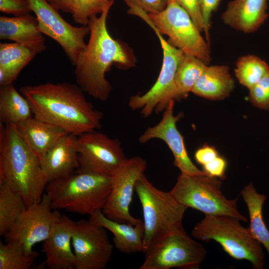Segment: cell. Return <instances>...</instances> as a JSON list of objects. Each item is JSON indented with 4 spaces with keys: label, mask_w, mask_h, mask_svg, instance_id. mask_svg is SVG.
I'll return each mask as SVG.
<instances>
[{
    "label": "cell",
    "mask_w": 269,
    "mask_h": 269,
    "mask_svg": "<svg viewBox=\"0 0 269 269\" xmlns=\"http://www.w3.org/2000/svg\"><path fill=\"white\" fill-rule=\"evenodd\" d=\"M113 4L108 5L99 16L90 17L88 26L90 37L75 65V79L80 88L94 99L106 101L112 86L106 73L112 65L122 70L135 66L133 50L126 43L114 39L107 25L108 13Z\"/></svg>",
    "instance_id": "cell-1"
},
{
    "label": "cell",
    "mask_w": 269,
    "mask_h": 269,
    "mask_svg": "<svg viewBox=\"0 0 269 269\" xmlns=\"http://www.w3.org/2000/svg\"><path fill=\"white\" fill-rule=\"evenodd\" d=\"M33 116L79 136L100 128L103 113L94 108L78 85L69 83L26 85L20 89Z\"/></svg>",
    "instance_id": "cell-2"
},
{
    "label": "cell",
    "mask_w": 269,
    "mask_h": 269,
    "mask_svg": "<svg viewBox=\"0 0 269 269\" xmlns=\"http://www.w3.org/2000/svg\"><path fill=\"white\" fill-rule=\"evenodd\" d=\"M0 183L5 181L27 206L39 202L48 183L39 158L18 133L15 124L0 133Z\"/></svg>",
    "instance_id": "cell-3"
},
{
    "label": "cell",
    "mask_w": 269,
    "mask_h": 269,
    "mask_svg": "<svg viewBox=\"0 0 269 269\" xmlns=\"http://www.w3.org/2000/svg\"><path fill=\"white\" fill-rule=\"evenodd\" d=\"M111 189V176L76 170L48 182L45 191L54 209L90 215L103 210Z\"/></svg>",
    "instance_id": "cell-4"
},
{
    "label": "cell",
    "mask_w": 269,
    "mask_h": 269,
    "mask_svg": "<svg viewBox=\"0 0 269 269\" xmlns=\"http://www.w3.org/2000/svg\"><path fill=\"white\" fill-rule=\"evenodd\" d=\"M128 13L142 19L155 27L161 34L168 37V41L184 53L192 54L206 65L211 61L210 44L185 10L176 0H168L165 8L160 12L147 13L129 1Z\"/></svg>",
    "instance_id": "cell-5"
},
{
    "label": "cell",
    "mask_w": 269,
    "mask_h": 269,
    "mask_svg": "<svg viewBox=\"0 0 269 269\" xmlns=\"http://www.w3.org/2000/svg\"><path fill=\"white\" fill-rule=\"evenodd\" d=\"M239 219L228 215H207L192 230L193 237L200 241L218 243L230 257L247 260L254 269H263L265 255L263 246L249 228L240 224Z\"/></svg>",
    "instance_id": "cell-6"
},
{
    "label": "cell",
    "mask_w": 269,
    "mask_h": 269,
    "mask_svg": "<svg viewBox=\"0 0 269 269\" xmlns=\"http://www.w3.org/2000/svg\"><path fill=\"white\" fill-rule=\"evenodd\" d=\"M134 191L142 209L146 250L159 238L184 228L182 220L187 208L170 191L156 188L144 174L136 182Z\"/></svg>",
    "instance_id": "cell-7"
},
{
    "label": "cell",
    "mask_w": 269,
    "mask_h": 269,
    "mask_svg": "<svg viewBox=\"0 0 269 269\" xmlns=\"http://www.w3.org/2000/svg\"><path fill=\"white\" fill-rule=\"evenodd\" d=\"M221 179L206 173L189 174L180 172L170 191L181 204L207 215H224L247 222L237 207L238 198L227 199L222 193Z\"/></svg>",
    "instance_id": "cell-8"
},
{
    "label": "cell",
    "mask_w": 269,
    "mask_h": 269,
    "mask_svg": "<svg viewBox=\"0 0 269 269\" xmlns=\"http://www.w3.org/2000/svg\"><path fill=\"white\" fill-rule=\"evenodd\" d=\"M144 253V260L139 269H198L207 251L183 228L154 241Z\"/></svg>",
    "instance_id": "cell-9"
},
{
    "label": "cell",
    "mask_w": 269,
    "mask_h": 269,
    "mask_svg": "<svg viewBox=\"0 0 269 269\" xmlns=\"http://www.w3.org/2000/svg\"><path fill=\"white\" fill-rule=\"evenodd\" d=\"M157 36L162 50L163 60L156 81L151 88L142 95L130 97L129 106L133 110H140L144 118L153 112L163 111L169 102L177 100L175 76L184 53L166 41L155 27L150 26Z\"/></svg>",
    "instance_id": "cell-10"
},
{
    "label": "cell",
    "mask_w": 269,
    "mask_h": 269,
    "mask_svg": "<svg viewBox=\"0 0 269 269\" xmlns=\"http://www.w3.org/2000/svg\"><path fill=\"white\" fill-rule=\"evenodd\" d=\"M147 168L146 160L139 156L127 158L111 176V189L102 210L108 218L136 225L141 220L133 216L130 207L137 180Z\"/></svg>",
    "instance_id": "cell-11"
},
{
    "label": "cell",
    "mask_w": 269,
    "mask_h": 269,
    "mask_svg": "<svg viewBox=\"0 0 269 269\" xmlns=\"http://www.w3.org/2000/svg\"><path fill=\"white\" fill-rule=\"evenodd\" d=\"M28 1L31 11L36 16L40 31L60 45L74 66L86 46L84 38L90 33L88 26H74L70 24L46 0Z\"/></svg>",
    "instance_id": "cell-12"
},
{
    "label": "cell",
    "mask_w": 269,
    "mask_h": 269,
    "mask_svg": "<svg viewBox=\"0 0 269 269\" xmlns=\"http://www.w3.org/2000/svg\"><path fill=\"white\" fill-rule=\"evenodd\" d=\"M76 170L111 176L127 158L119 140L95 131L77 136Z\"/></svg>",
    "instance_id": "cell-13"
},
{
    "label": "cell",
    "mask_w": 269,
    "mask_h": 269,
    "mask_svg": "<svg viewBox=\"0 0 269 269\" xmlns=\"http://www.w3.org/2000/svg\"><path fill=\"white\" fill-rule=\"evenodd\" d=\"M62 214L52 206L50 198L44 193L39 202L27 206L4 236L5 242L20 245L28 253L33 246L43 242L49 235L53 225Z\"/></svg>",
    "instance_id": "cell-14"
},
{
    "label": "cell",
    "mask_w": 269,
    "mask_h": 269,
    "mask_svg": "<svg viewBox=\"0 0 269 269\" xmlns=\"http://www.w3.org/2000/svg\"><path fill=\"white\" fill-rule=\"evenodd\" d=\"M72 245L75 269H104L111 260L114 246L106 229L89 220L75 222Z\"/></svg>",
    "instance_id": "cell-15"
},
{
    "label": "cell",
    "mask_w": 269,
    "mask_h": 269,
    "mask_svg": "<svg viewBox=\"0 0 269 269\" xmlns=\"http://www.w3.org/2000/svg\"><path fill=\"white\" fill-rule=\"evenodd\" d=\"M174 100L169 102L163 111L160 122L152 127L147 128L139 137L140 143H144L152 139L163 141L168 146L174 156V165L181 173L189 174L205 173L198 169L190 159L186 149L184 138L176 127V123L182 113L174 116Z\"/></svg>",
    "instance_id": "cell-16"
},
{
    "label": "cell",
    "mask_w": 269,
    "mask_h": 269,
    "mask_svg": "<svg viewBox=\"0 0 269 269\" xmlns=\"http://www.w3.org/2000/svg\"><path fill=\"white\" fill-rule=\"evenodd\" d=\"M75 222L64 214L52 226L43 242L45 260L41 267L50 269H75L76 259L72 249V235Z\"/></svg>",
    "instance_id": "cell-17"
},
{
    "label": "cell",
    "mask_w": 269,
    "mask_h": 269,
    "mask_svg": "<svg viewBox=\"0 0 269 269\" xmlns=\"http://www.w3.org/2000/svg\"><path fill=\"white\" fill-rule=\"evenodd\" d=\"M77 136L67 134L39 158L48 182L66 176L79 167Z\"/></svg>",
    "instance_id": "cell-18"
},
{
    "label": "cell",
    "mask_w": 269,
    "mask_h": 269,
    "mask_svg": "<svg viewBox=\"0 0 269 269\" xmlns=\"http://www.w3.org/2000/svg\"><path fill=\"white\" fill-rule=\"evenodd\" d=\"M267 9L268 0H233L228 3L221 19L237 30L251 33L268 18Z\"/></svg>",
    "instance_id": "cell-19"
},
{
    "label": "cell",
    "mask_w": 269,
    "mask_h": 269,
    "mask_svg": "<svg viewBox=\"0 0 269 269\" xmlns=\"http://www.w3.org/2000/svg\"><path fill=\"white\" fill-rule=\"evenodd\" d=\"M0 38L23 45L37 54L46 48L37 18L30 13L13 17L0 16Z\"/></svg>",
    "instance_id": "cell-20"
},
{
    "label": "cell",
    "mask_w": 269,
    "mask_h": 269,
    "mask_svg": "<svg viewBox=\"0 0 269 269\" xmlns=\"http://www.w3.org/2000/svg\"><path fill=\"white\" fill-rule=\"evenodd\" d=\"M89 216L92 223L113 234L115 247L121 253L130 254L145 252L143 221L136 225L120 223L108 218L101 210H97Z\"/></svg>",
    "instance_id": "cell-21"
},
{
    "label": "cell",
    "mask_w": 269,
    "mask_h": 269,
    "mask_svg": "<svg viewBox=\"0 0 269 269\" xmlns=\"http://www.w3.org/2000/svg\"><path fill=\"white\" fill-rule=\"evenodd\" d=\"M15 126L19 135L39 158L68 134L61 128L34 116Z\"/></svg>",
    "instance_id": "cell-22"
},
{
    "label": "cell",
    "mask_w": 269,
    "mask_h": 269,
    "mask_svg": "<svg viewBox=\"0 0 269 269\" xmlns=\"http://www.w3.org/2000/svg\"><path fill=\"white\" fill-rule=\"evenodd\" d=\"M234 87L227 65H207L191 92L205 99L219 100L228 97Z\"/></svg>",
    "instance_id": "cell-23"
},
{
    "label": "cell",
    "mask_w": 269,
    "mask_h": 269,
    "mask_svg": "<svg viewBox=\"0 0 269 269\" xmlns=\"http://www.w3.org/2000/svg\"><path fill=\"white\" fill-rule=\"evenodd\" d=\"M37 54L16 42L0 43V86L13 84Z\"/></svg>",
    "instance_id": "cell-24"
},
{
    "label": "cell",
    "mask_w": 269,
    "mask_h": 269,
    "mask_svg": "<svg viewBox=\"0 0 269 269\" xmlns=\"http://www.w3.org/2000/svg\"><path fill=\"white\" fill-rule=\"evenodd\" d=\"M32 116L29 101L13 84L0 86V123L16 125Z\"/></svg>",
    "instance_id": "cell-25"
},
{
    "label": "cell",
    "mask_w": 269,
    "mask_h": 269,
    "mask_svg": "<svg viewBox=\"0 0 269 269\" xmlns=\"http://www.w3.org/2000/svg\"><path fill=\"white\" fill-rule=\"evenodd\" d=\"M241 195L249 211V228L256 239L265 248L269 255V230L263 216V207L267 196L258 193L252 183L244 188Z\"/></svg>",
    "instance_id": "cell-26"
},
{
    "label": "cell",
    "mask_w": 269,
    "mask_h": 269,
    "mask_svg": "<svg viewBox=\"0 0 269 269\" xmlns=\"http://www.w3.org/2000/svg\"><path fill=\"white\" fill-rule=\"evenodd\" d=\"M27 205L22 196L5 181L0 183V235L9 231Z\"/></svg>",
    "instance_id": "cell-27"
},
{
    "label": "cell",
    "mask_w": 269,
    "mask_h": 269,
    "mask_svg": "<svg viewBox=\"0 0 269 269\" xmlns=\"http://www.w3.org/2000/svg\"><path fill=\"white\" fill-rule=\"evenodd\" d=\"M207 66L195 56L184 53L175 76L177 100L186 98L188 93L191 92Z\"/></svg>",
    "instance_id": "cell-28"
},
{
    "label": "cell",
    "mask_w": 269,
    "mask_h": 269,
    "mask_svg": "<svg viewBox=\"0 0 269 269\" xmlns=\"http://www.w3.org/2000/svg\"><path fill=\"white\" fill-rule=\"evenodd\" d=\"M269 71V65L255 55L239 57L236 63L235 73L240 83L249 90L253 87Z\"/></svg>",
    "instance_id": "cell-29"
},
{
    "label": "cell",
    "mask_w": 269,
    "mask_h": 269,
    "mask_svg": "<svg viewBox=\"0 0 269 269\" xmlns=\"http://www.w3.org/2000/svg\"><path fill=\"white\" fill-rule=\"evenodd\" d=\"M39 253H26L18 244L10 241L0 242V269H28Z\"/></svg>",
    "instance_id": "cell-30"
},
{
    "label": "cell",
    "mask_w": 269,
    "mask_h": 269,
    "mask_svg": "<svg viewBox=\"0 0 269 269\" xmlns=\"http://www.w3.org/2000/svg\"><path fill=\"white\" fill-rule=\"evenodd\" d=\"M114 0H73L72 15L75 23L88 25L90 17L101 13Z\"/></svg>",
    "instance_id": "cell-31"
},
{
    "label": "cell",
    "mask_w": 269,
    "mask_h": 269,
    "mask_svg": "<svg viewBox=\"0 0 269 269\" xmlns=\"http://www.w3.org/2000/svg\"><path fill=\"white\" fill-rule=\"evenodd\" d=\"M249 91V100L255 107L269 110V71Z\"/></svg>",
    "instance_id": "cell-32"
},
{
    "label": "cell",
    "mask_w": 269,
    "mask_h": 269,
    "mask_svg": "<svg viewBox=\"0 0 269 269\" xmlns=\"http://www.w3.org/2000/svg\"><path fill=\"white\" fill-rule=\"evenodd\" d=\"M190 16L201 32L206 36V29L203 16L201 0H176Z\"/></svg>",
    "instance_id": "cell-33"
},
{
    "label": "cell",
    "mask_w": 269,
    "mask_h": 269,
    "mask_svg": "<svg viewBox=\"0 0 269 269\" xmlns=\"http://www.w3.org/2000/svg\"><path fill=\"white\" fill-rule=\"evenodd\" d=\"M0 11L20 16L31 11L28 0H0Z\"/></svg>",
    "instance_id": "cell-34"
},
{
    "label": "cell",
    "mask_w": 269,
    "mask_h": 269,
    "mask_svg": "<svg viewBox=\"0 0 269 269\" xmlns=\"http://www.w3.org/2000/svg\"><path fill=\"white\" fill-rule=\"evenodd\" d=\"M202 166L203 171L207 175L221 179L225 178L227 161L223 157L218 155L215 159Z\"/></svg>",
    "instance_id": "cell-35"
},
{
    "label": "cell",
    "mask_w": 269,
    "mask_h": 269,
    "mask_svg": "<svg viewBox=\"0 0 269 269\" xmlns=\"http://www.w3.org/2000/svg\"><path fill=\"white\" fill-rule=\"evenodd\" d=\"M222 0H201L203 16L206 29V38L210 44L209 30L212 13L218 8Z\"/></svg>",
    "instance_id": "cell-36"
},
{
    "label": "cell",
    "mask_w": 269,
    "mask_h": 269,
    "mask_svg": "<svg viewBox=\"0 0 269 269\" xmlns=\"http://www.w3.org/2000/svg\"><path fill=\"white\" fill-rule=\"evenodd\" d=\"M128 0L147 13L161 11L166 7L168 0Z\"/></svg>",
    "instance_id": "cell-37"
},
{
    "label": "cell",
    "mask_w": 269,
    "mask_h": 269,
    "mask_svg": "<svg viewBox=\"0 0 269 269\" xmlns=\"http://www.w3.org/2000/svg\"><path fill=\"white\" fill-rule=\"evenodd\" d=\"M218 155V153L214 146L205 144L195 151L194 157L196 162L203 166Z\"/></svg>",
    "instance_id": "cell-38"
},
{
    "label": "cell",
    "mask_w": 269,
    "mask_h": 269,
    "mask_svg": "<svg viewBox=\"0 0 269 269\" xmlns=\"http://www.w3.org/2000/svg\"><path fill=\"white\" fill-rule=\"evenodd\" d=\"M57 10L72 13L73 0H46Z\"/></svg>",
    "instance_id": "cell-39"
}]
</instances>
